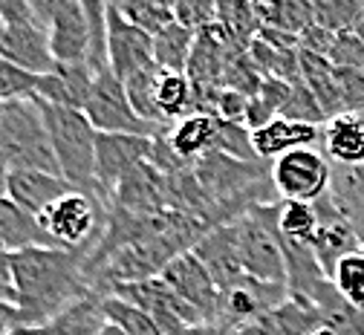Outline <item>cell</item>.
<instances>
[{"instance_id":"1","label":"cell","mask_w":364,"mask_h":335,"mask_svg":"<svg viewBox=\"0 0 364 335\" xmlns=\"http://www.w3.org/2000/svg\"><path fill=\"white\" fill-rule=\"evenodd\" d=\"M90 249H26L12 255V286L26 326H47L81 298L99 292Z\"/></svg>"},{"instance_id":"2","label":"cell","mask_w":364,"mask_h":335,"mask_svg":"<svg viewBox=\"0 0 364 335\" xmlns=\"http://www.w3.org/2000/svg\"><path fill=\"white\" fill-rule=\"evenodd\" d=\"M38 102V99H35ZM43 122L50 130V142L61 168V176L84 194L96 197L107 206V197L102 194V185L96 176V139L99 130L93 127V122L87 119L84 110H73V107H55L47 102H38Z\"/></svg>"},{"instance_id":"3","label":"cell","mask_w":364,"mask_h":335,"mask_svg":"<svg viewBox=\"0 0 364 335\" xmlns=\"http://www.w3.org/2000/svg\"><path fill=\"white\" fill-rule=\"evenodd\" d=\"M0 154L9 171H47L61 176L47 122L35 99L0 102Z\"/></svg>"},{"instance_id":"4","label":"cell","mask_w":364,"mask_h":335,"mask_svg":"<svg viewBox=\"0 0 364 335\" xmlns=\"http://www.w3.org/2000/svg\"><path fill=\"white\" fill-rule=\"evenodd\" d=\"M235 228H237V255L243 275L269 283H287L278 206H252L235 220Z\"/></svg>"},{"instance_id":"5","label":"cell","mask_w":364,"mask_h":335,"mask_svg":"<svg viewBox=\"0 0 364 335\" xmlns=\"http://www.w3.org/2000/svg\"><path fill=\"white\" fill-rule=\"evenodd\" d=\"M0 58L15 67L47 75L55 70V58L50 53V32L41 23L35 0H0Z\"/></svg>"},{"instance_id":"6","label":"cell","mask_w":364,"mask_h":335,"mask_svg":"<svg viewBox=\"0 0 364 335\" xmlns=\"http://www.w3.org/2000/svg\"><path fill=\"white\" fill-rule=\"evenodd\" d=\"M102 214L105 203L84 194V191H70L67 197L55 200L38 220L61 249H90L96 252L102 237Z\"/></svg>"},{"instance_id":"7","label":"cell","mask_w":364,"mask_h":335,"mask_svg":"<svg viewBox=\"0 0 364 335\" xmlns=\"http://www.w3.org/2000/svg\"><path fill=\"white\" fill-rule=\"evenodd\" d=\"M87 119L93 122L99 133H119V136H145V139H159L165 127H156L145 122L139 113L133 110L124 84L110 73L96 75L90 99L84 105Z\"/></svg>"},{"instance_id":"8","label":"cell","mask_w":364,"mask_h":335,"mask_svg":"<svg viewBox=\"0 0 364 335\" xmlns=\"http://www.w3.org/2000/svg\"><path fill=\"white\" fill-rule=\"evenodd\" d=\"M272 188L281 194L287 203H318L330 194L333 188V162L315 148L292 151L272 162L269 171Z\"/></svg>"},{"instance_id":"9","label":"cell","mask_w":364,"mask_h":335,"mask_svg":"<svg viewBox=\"0 0 364 335\" xmlns=\"http://www.w3.org/2000/svg\"><path fill=\"white\" fill-rule=\"evenodd\" d=\"M287 298H289L287 283H269V280L240 275L232 286H225L220 292V312H217L214 324L229 335V332L269 315L272 309H278Z\"/></svg>"},{"instance_id":"10","label":"cell","mask_w":364,"mask_h":335,"mask_svg":"<svg viewBox=\"0 0 364 335\" xmlns=\"http://www.w3.org/2000/svg\"><path fill=\"white\" fill-rule=\"evenodd\" d=\"M41 23L50 32L55 64H87L90 23L81 0H35Z\"/></svg>"},{"instance_id":"11","label":"cell","mask_w":364,"mask_h":335,"mask_svg":"<svg viewBox=\"0 0 364 335\" xmlns=\"http://www.w3.org/2000/svg\"><path fill=\"white\" fill-rule=\"evenodd\" d=\"M148 156H154V139L99 133V139H96V176H99L102 194L107 197V203L116 197L122 182L145 165Z\"/></svg>"},{"instance_id":"12","label":"cell","mask_w":364,"mask_h":335,"mask_svg":"<svg viewBox=\"0 0 364 335\" xmlns=\"http://www.w3.org/2000/svg\"><path fill=\"white\" fill-rule=\"evenodd\" d=\"M159 277L171 286V289L182 301L191 304L205 318V324H214L217 321V312H220V289H217L211 272L203 266V260L194 252H182L179 257H173L159 272Z\"/></svg>"},{"instance_id":"13","label":"cell","mask_w":364,"mask_h":335,"mask_svg":"<svg viewBox=\"0 0 364 335\" xmlns=\"http://www.w3.org/2000/svg\"><path fill=\"white\" fill-rule=\"evenodd\" d=\"M107 50H110V70L122 84L136 73H142L145 67L156 64L154 38L139 26H133L127 18H122L116 4H107Z\"/></svg>"},{"instance_id":"14","label":"cell","mask_w":364,"mask_h":335,"mask_svg":"<svg viewBox=\"0 0 364 335\" xmlns=\"http://www.w3.org/2000/svg\"><path fill=\"white\" fill-rule=\"evenodd\" d=\"M252 145H255L257 159L278 162L281 156H287L292 151H304V148L321 145V127L278 116V119H272L266 127L252 133Z\"/></svg>"},{"instance_id":"15","label":"cell","mask_w":364,"mask_h":335,"mask_svg":"<svg viewBox=\"0 0 364 335\" xmlns=\"http://www.w3.org/2000/svg\"><path fill=\"white\" fill-rule=\"evenodd\" d=\"M93 70L87 64H55L53 73L38 75V102H47L55 107H73V110H84L90 90H93Z\"/></svg>"},{"instance_id":"16","label":"cell","mask_w":364,"mask_h":335,"mask_svg":"<svg viewBox=\"0 0 364 335\" xmlns=\"http://www.w3.org/2000/svg\"><path fill=\"white\" fill-rule=\"evenodd\" d=\"M70 191H75V188L64 176H58V174H47V171H9L6 197H12L32 217H41L55 200L67 197Z\"/></svg>"},{"instance_id":"17","label":"cell","mask_w":364,"mask_h":335,"mask_svg":"<svg viewBox=\"0 0 364 335\" xmlns=\"http://www.w3.org/2000/svg\"><path fill=\"white\" fill-rule=\"evenodd\" d=\"M191 252L211 272V277H214L220 292L225 289V286H232L243 275L240 255H237V228H235V223H229V225H223V228L200 237Z\"/></svg>"},{"instance_id":"18","label":"cell","mask_w":364,"mask_h":335,"mask_svg":"<svg viewBox=\"0 0 364 335\" xmlns=\"http://www.w3.org/2000/svg\"><path fill=\"white\" fill-rule=\"evenodd\" d=\"M0 243L9 255L26 249H61L53 237L43 231L41 220L23 211L12 197L0 194Z\"/></svg>"},{"instance_id":"19","label":"cell","mask_w":364,"mask_h":335,"mask_svg":"<svg viewBox=\"0 0 364 335\" xmlns=\"http://www.w3.org/2000/svg\"><path fill=\"white\" fill-rule=\"evenodd\" d=\"M321 148L336 168L364 165V116H338L321 127Z\"/></svg>"},{"instance_id":"20","label":"cell","mask_w":364,"mask_h":335,"mask_svg":"<svg viewBox=\"0 0 364 335\" xmlns=\"http://www.w3.org/2000/svg\"><path fill=\"white\" fill-rule=\"evenodd\" d=\"M105 326H107L105 295L93 292L73 304L70 309H64L58 318H53L43 326V335H102Z\"/></svg>"},{"instance_id":"21","label":"cell","mask_w":364,"mask_h":335,"mask_svg":"<svg viewBox=\"0 0 364 335\" xmlns=\"http://www.w3.org/2000/svg\"><path fill=\"white\" fill-rule=\"evenodd\" d=\"M217 127L220 119L208 116V113H194L188 119H182L173 130H171V151L182 159H191V156H205L211 148H217Z\"/></svg>"},{"instance_id":"22","label":"cell","mask_w":364,"mask_h":335,"mask_svg":"<svg viewBox=\"0 0 364 335\" xmlns=\"http://www.w3.org/2000/svg\"><path fill=\"white\" fill-rule=\"evenodd\" d=\"M330 194L364 240V165L361 168H336L333 165Z\"/></svg>"},{"instance_id":"23","label":"cell","mask_w":364,"mask_h":335,"mask_svg":"<svg viewBox=\"0 0 364 335\" xmlns=\"http://www.w3.org/2000/svg\"><path fill=\"white\" fill-rule=\"evenodd\" d=\"M156 105L165 122L171 119H188L194 116V84L188 73H171L162 70L156 81Z\"/></svg>"},{"instance_id":"24","label":"cell","mask_w":364,"mask_h":335,"mask_svg":"<svg viewBox=\"0 0 364 335\" xmlns=\"http://www.w3.org/2000/svg\"><path fill=\"white\" fill-rule=\"evenodd\" d=\"M194 32H188L186 26H179L176 21L154 38V61L162 70L171 73H186V67L191 64V53H194Z\"/></svg>"},{"instance_id":"25","label":"cell","mask_w":364,"mask_h":335,"mask_svg":"<svg viewBox=\"0 0 364 335\" xmlns=\"http://www.w3.org/2000/svg\"><path fill=\"white\" fill-rule=\"evenodd\" d=\"M255 15L263 29H278L295 38L312 26V4H257Z\"/></svg>"},{"instance_id":"26","label":"cell","mask_w":364,"mask_h":335,"mask_svg":"<svg viewBox=\"0 0 364 335\" xmlns=\"http://www.w3.org/2000/svg\"><path fill=\"white\" fill-rule=\"evenodd\" d=\"M278 228L281 237L292 243H306L312 246V240L318 237V228H321V217H318L315 206L309 203H278Z\"/></svg>"},{"instance_id":"27","label":"cell","mask_w":364,"mask_h":335,"mask_svg":"<svg viewBox=\"0 0 364 335\" xmlns=\"http://www.w3.org/2000/svg\"><path fill=\"white\" fill-rule=\"evenodd\" d=\"M159 73H162V67L159 64H151L142 73H136L133 78H127L124 81V90H127V99H130V105H133L136 113H139L145 122L156 124V127H165V119H162L159 105H156V81H159Z\"/></svg>"},{"instance_id":"28","label":"cell","mask_w":364,"mask_h":335,"mask_svg":"<svg viewBox=\"0 0 364 335\" xmlns=\"http://www.w3.org/2000/svg\"><path fill=\"white\" fill-rule=\"evenodd\" d=\"M105 315L124 335H165L148 312H142L139 307H133L122 298H113V295H105Z\"/></svg>"},{"instance_id":"29","label":"cell","mask_w":364,"mask_h":335,"mask_svg":"<svg viewBox=\"0 0 364 335\" xmlns=\"http://www.w3.org/2000/svg\"><path fill=\"white\" fill-rule=\"evenodd\" d=\"M122 18H127L133 26H139L151 38L162 35L173 23V6L156 4V0H133V4H116Z\"/></svg>"},{"instance_id":"30","label":"cell","mask_w":364,"mask_h":335,"mask_svg":"<svg viewBox=\"0 0 364 335\" xmlns=\"http://www.w3.org/2000/svg\"><path fill=\"white\" fill-rule=\"evenodd\" d=\"M333 283L347 304L364 307V249L350 252L347 257L338 260L333 272Z\"/></svg>"},{"instance_id":"31","label":"cell","mask_w":364,"mask_h":335,"mask_svg":"<svg viewBox=\"0 0 364 335\" xmlns=\"http://www.w3.org/2000/svg\"><path fill=\"white\" fill-rule=\"evenodd\" d=\"M364 15V4H341V0H324V4H312V23L324 26L327 32H353L358 18Z\"/></svg>"},{"instance_id":"32","label":"cell","mask_w":364,"mask_h":335,"mask_svg":"<svg viewBox=\"0 0 364 335\" xmlns=\"http://www.w3.org/2000/svg\"><path fill=\"white\" fill-rule=\"evenodd\" d=\"M214 151L229 156V159H237V162H255L257 159L255 145H252V130H246L243 124H235V122H223V119L217 127V148Z\"/></svg>"},{"instance_id":"33","label":"cell","mask_w":364,"mask_h":335,"mask_svg":"<svg viewBox=\"0 0 364 335\" xmlns=\"http://www.w3.org/2000/svg\"><path fill=\"white\" fill-rule=\"evenodd\" d=\"M281 116H284V119H292V122L315 124V127L321 124V122L327 124V116H324L321 105H318V99L309 92V87H306L304 81H295V84L289 87V99H287Z\"/></svg>"},{"instance_id":"34","label":"cell","mask_w":364,"mask_h":335,"mask_svg":"<svg viewBox=\"0 0 364 335\" xmlns=\"http://www.w3.org/2000/svg\"><path fill=\"white\" fill-rule=\"evenodd\" d=\"M324 326L336 335H364V307L347 304L341 295H336L327 307H321Z\"/></svg>"},{"instance_id":"35","label":"cell","mask_w":364,"mask_h":335,"mask_svg":"<svg viewBox=\"0 0 364 335\" xmlns=\"http://www.w3.org/2000/svg\"><path fill=\"white\" fill-rule=\"evenodd\" d=\"M38 92V75L15 67L12 61L0 58V102L15 99H35Z\"/></svg>"},{"instance_id":"36","label":"cell","mask_w":364,"mask_h":335,"mask_svg":"<svg viewBox=\"0 0 364 335\" xmlns=\"http://www.w3.org/2000/svg\"><path fill=\"white\" fill-rule=\"evenodd\" d=\"M336 84L344 116H364V70L336 67Z\"/></svg>"},{"instance_id":"37","label":"cell","mask_w":364,"mask_h":335,"mask_svg":"<svg viewBox=\"0 0 364 335\" xmlns=\"http://www.w3.org/2000/svg\"><path fill=\"white\" fill-rule=\"evenodd\" d=\"M330 61H333V67L364 70V41L355 32H338L333 50H330Z\"/></svg>"},{"instance_id":"38","label":"cell","mask_w":364,"mask_h":335,"mask_svg":"<svg viewBox=\"0 0 364 335\" xmlns=\"http://www.w3.org/2000/svg\"><path fill=\"white\" fill-rule=\"evenodd\" d=\"M214 15H217V6L211 4H173V21L194 35L208 29Z\"/></svg>"},{"instance_id":"39","label":"cell","mask_w":364,"mask_h":335,"mask_svg":"<svg viewBox=\"0 0 364 335\" xmlns=\"http://www.w3.org/2000/svg\"><path fill=\"white\" fill-rule=\"evenodd\" d=\"M301 50L304 53H315V55H324V58H330V50H333V43H336V35L333 32H327L324 26H309L306 32H301Z\"/></svg>"},{"instance_id":"40","label":"cell","mask_w":364,"mask_h":335,"mask_svg":"<svg viewBox=\"0 0 364 335\" xmlns=\"http://www.w3.org/2000/svg\"><path fill=\"white\" fill-rule=\"evenodd\" d=\"M21 326H26L21 307L6 301V298H0V335H9L12 329H21Z\"/></svg>"},{"instance_id":"41","label":"cell","mask_w":364,"mask_h":335,"mask_svg":"<svg viewBox=\"0 0 364 335\" xmlns=\"http://www.w3.org/2000/svg\"><path fill=\"white\" fill-rule=\"evenodd\" d=\"M179 335H225L217 324H197V326H186Z\"/></svg>"},{"instance_id":"42","label":"cell","mask_w":364,"mask_h":335,"mask_svg":"<svg viewBox=\"0 0 364 335\" xmlns=\"http://www.w3.org/2000/svg\"><path fill=\"white\" fill-rule=\"evenodd\" d=\"M0 298H6V301H12V304H18V292H15V286H12V280H9V277H4V275H0Z\"/></svg>"},{"instance_id":"43","label":"cell","mask_w":364,"mask_h":335,"mask_svg":"<svg viewBox=\"0 0 364 335\" xmlns=\"http://www.w3.org/2000/svg\"><path fill=\"white\" fill-rule=\"evenodd\" d=\"M9 266H12V255L6 252V246H4V243H0V275L12 280V272H9Z\"/></svg>"},{"instance_id":"44","label":"cell","mask_w":364,"mask_h":335,"mask_svg":"<svg viewBox=\"0 0 364 335\" xmlns=\"http://www.w3.org/2000/svg\"><path fill=\"white\" fill-rule=\"evenodd\" d=\"M6 185H9V165L0 154V194H6Z\"/></svg>"},{"instance_id":"45","label":"cell","mask_w":364,"mask_h":335,"mask_svg":"<svg viewBox=\"0 0 364 335\" xmlns=\"http://www.w3.org/2000/svg\"><path fill=\"white\" fill-rule=\"evenodd\" d=\"M9 335H43V326H21V329H12Z\"/></svg>"},{"instance_id":"46","label":"cell","mask_w":364,"mask_h":335,"mask_svg":"<svg viewBox=\"0 0 364 335\" xmlns=\"http://www.w3.org/2000/svg\"><path fill=\"white\" fill-rule=\"evenodd\" d=\"M102 335H124V332H122V329H119L116 324H110V321H107V326L102 329Z\"/></svg>"},{"instance_id":"47","label":"cell","mask_w":364,"mask_h":335,"mask_svg":"<svg viewBox=\"0 0 364 335\" xmlns=\"http://www.w3.org/2000/svg\"><path fill=\"white\" fill-rule=\"evenodd\" d=\"M353 32H355V35H358V38L364 41V15L358 18V23H355V29H353Z\"/></svg>"},{"instance_id":"48","label":"cell","mask_w":364,"mask_h":335,"mask_svg":"<svg viewBox=\"0 0 364 335\" xmlns=\"http://www.w3.org/2000/svg\"><path fill=\"white\" fill-rule=\"evenodd\" d=\"M318 335H336L333 329H321V332H318Z\"/></svg>"},{"instance_id":"49","label":"cell","mask_w":364,"mask_h":335,"mask_svg":"<svg viewBox=\"0 0 364 335\" xmlns=\"http://www.w3.org/2000/svg\"><path fill=\"white\" fill-rule=\"evenodd\" d=\"M0 26H4V18H0Z\"/></svg>"}]
</instances>
